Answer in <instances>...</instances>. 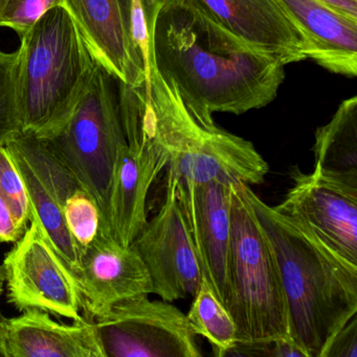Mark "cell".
Masks as SVG:
<instances>
[{"label":"cell","instance_id":"cell-15","mask_svg":"<svg viewBox=\"0 0 357 357\" xmlns=\"http://www.w3.org/2000/svg\"><path fill=\"white\" fill-rule=\"evenodd\" d=\"M126 142L119 150L109 201V233L131 245L147 222V197L163 167L136 119L121 110Z\"/></svg>","mask_w":357,"mask_h":357},{"label":"cell","instance_id":"cell-17","mask_svg":"<svg viewBox=\"0 0 357 357\" xmlns=\"http://www.w3.org/2000/svg\"><path fill=\"white\" fill-rule=\"evenodd\" d=\"M297 29L307 59L335 75H357V20L320 0H277Z\"/></svg>","mask_w":357,"mask_h":357},{"label":"cell","instance_id":"cell-19","mask_svg":"<svg viewBox=\"0 0 357 357\" xmlns=\"http://www.w3.org/2000/svg\"><path fill=\"white\" fill-rule=\"evenodd\" d=\"M316 165L322 171L357 183V96L340 105L331 121L316 132Z\"/></svg>","mask_w":357,"mask_h":357},{"label":"cell","instance_id":"cell-33","mask_svg":"<svg viewBox=\"0 0 357 357\" xmlns=\"http://www.w3.org/2000/svg\"><path fill=\"white\" fill-rule=\"evenodd\" d=\"M4 318H2L1 314H0V333H1L2 326H3Z\"/></svg>","mask_w":357,"mask_h":357},{"label":"cell","instance_id":"cell-18","mask_svg":"<svg viewBox=\"0 0 357 357\" xmlns=\"http://www.w3.org/2000/svg\"><path fill=\"white\" fill-rule=\"evenodd\" d=\"M4 357H89L88 320L67 325L38 310L4 319L0 333Z\"/></svg>","mask_w":357,"mask_h":357},{"label":"cell","instance_id":"cell-7","mask_svg":"<svg viewBox=\"0 0 357 357\" xmlns=\"http://www.w3.org/2000/svg\"><path fill=\"white\" fill-rule=\"evenodd\" d=\"M6 297L19 312L38 310L75 323L82 298L73 275L63 264L37 218L4 256Z\"/></svg>","mask_w":357,"mask_h":357},{"label":"cell","instance_id":"cell-13","mask_svg":"<svg viewBox=\"0 0 357 357\" xmlns=\"http://www.w3.org/2000/svg\"><path fill=\"white\" fill-rule=\"evenodd\" d=\"M85 318L98 320L115 306L153 294L152 280L132 245L99 231L83 249L75 275Z\"/></svg>","mask_w":357,"mask_h":357},{"label":"cell","instance_id":"cell-31","mask_svg":"<svg viewBox=\"0 0 357 357\" xmlns=\"http://www.w3.org/2000/svg\"><path fill=\"white\" fill-rule=\"evenodd\" d=\"M349 18L357 20V0H320Z\"/></svg>","mask_w":357,"mask_h":357},{"label":"cell","instance_id":"cell-2","mask_svg":"<svg viewBox=\"0 0 357 357\" xmlns=\"http://www.w3.org/2000/svg\"><path fill=\"white\" fill-rule=\"evenodd\" d=\"M247 199L276 257L286 305L289 339L321 357L357 314V266L308 229L264 203L247 185Z\"/></svg>","mask_w":357,"mask_h":357},{"label":"cell","instance_id":"cell-16","mask_svg":"<svg viewBox=\"0 0 357 357\" xmlns=\"http://www.w3.org/2000/svg\"><path fill=\"white\" fill-rule=\"evenodd\" d=\"M228 33L282 65L306 60L305 47L277 0H186Z\"/></svg>","mask_w":357,"mask_h":357},{"label":"cell","instance_id":"cell-9","mask_svg":"<svg viewBox=\"0 0 357 357\" xmlns=\"http://www.w3.org/2000/svg\"><path fill=\"white\" fill-rule=\"evenodd\" d=\"M3 146L22 178L31 216L39 220L59 257L75 279L81 251L69 234L63 209L68 197L81 186L43 140L20 132Z\"/></svg>","mask_w":357,"mask_h":357},{"label":"cell","instance_id":"cell-8","mask_svg":"<svg viewBox=\"0 0 357 357\" xmlns=\"http://www.w3.org/2000/svg\"><path fill=\"white\" fill-rule=\"evenodd\" d=\"M92 322L108 357H203L186 314L168 302L138 298Z\"/></svg>","mask_w":357,"mask_h":357},{"label":"cell","instance_id":"cell-28","mask_svg":"<svg viewBox=\"0 0 357 357\" xmlns=\"http://www.w3.org/2000/svg\"><path fill=\"white\" fill-rule=\"evenodd\" d=\"M169 1L170 0H140L145 20H146L147 29H148L150 38L151 35H152L155 21H156L159 12Z\"/></svg>","mask_w":357,"mask_h":357},{"label":"cell","instance_id":"cell-20","mask_svg":"<svg viewBox=\"0 0 357 357\" xmlns=\"http://www.w3.org/2000/svg\"><path fill=\"white\" fill-rule=\"evenodd\" d=\"M186 317L193 331L205 337L213 347L226 348L236 342L234 321L205 280Z\"/></svg>","mask_w":357,"mask_h":357},{"label":"cell","instance_id":"cell-30","mask_svg":"<svg viewBox=\"0 0 357 357\" xmlns=\"http://www.w3.org/2000/svg\"><path fill=\"white\" fill-rule=\"evenodd\" d=\"M87 319V318H86ZM88 320V348H89V357H108L105 352L104 347L101 343L98 331L94 322L90 319Z\"/></svg>","mask_w":357,"mask_h":357},{"label":"cell","instance_id":"cell-11","mask_svg":"<svg viewBox=\"0 0 357 357\" xmlns=\"http://www.w3.org/2000/svg\"><path fill=\"white\" fill-rule=\"evenodd\" d=\"M293 186L274 207L357 266V183L314 167H295Z\"/></svg>","mask_w":357,"mask_h":357},{"label":"cell","instance_id":"cell-27","mask_svg":"<svg viewBox=\"0 0 357 357\" xmlns=\"http://www.w3.org/2000/svg\"><path fill=\"white\" fill-rule=\"evenodd\" d=\"M25 231L15 222L10 209L0 197V243H16Z\"/></svg>","mask_w":357,"mask_h":357},{"label":"cell","instance_id":"cell-23","mask_svg":"<svg viewBox=\"0 0 357 357\" xmlns=\"http://www.w3.org/2000/svg\"><path fill=\"white\" fill-rule=\"evenodd\" d=\"M0 197L8 206L15 222L23 230H27L31 218L29 197L22 178L3 144H0Z\"/></svg>","mask_w":357,"mask_h":357},{"label":"cell","instance_id":"cell-25","mask_svg":"<svg viewBox=\"0 0 357 357\" xmlns=\"http://www.w3.org/2000/svg\"><path fill=\"white\" fill-rule=\"evenodd\" d=\"M321 357H357V316L331 339Z\"/></svg>","mask_w":357,"mask_h":357},{"label":"cell","instance_id":"cell-12","mask_svg":"<svg viewBox=\"0 0 357 357\" xmlns=\"http://www.w3.org/2000/svg\"><path fill=\"white\" fill-rule=\"evenodd\" d=\"M175 181L180 209L203 280L228 310L233 184Z\"/></svg>","mask_w":357,"mask_h":357},{"label":"cell","instance_id":"cell-32","mask_svg":"<svg viewBox=\"0 0 357 357\" xmlns=\"http://www.w3.org/2000/svg\"><path fill=\"white\" fill-rule=\"evenodd\" d=\"M4 282H6V276H4L3 266H0V296L4 291Z\"/></svg>","mask_w":357,"mask_h":357},{"label":"cell","instance_id":"cell-5","mask_svg":"<svg viewBox=\"0 0 357 357\" xmlns=\"http://www.w3.org/2000/svg\"><path fill=\"white\" fill-rule=\"evenodd\" d=\"M243 185H232L228 312L236 326V341L286 339V305L278 264Z\"/></svg>","mask_w":357,"mask_h":357},{"label":"cell","instance_id":"cell-10","mask_svg":"<svg viewBox=\"0 0 357 357\" xmlns=\"http://www.w3.org/2000/svg\"><path fill=\"white\" fill-rule=\"evenodd\" d=\"M166 195L157 213L147 220L131 243L152 280L153 294L163 302L194 297L203 272L180 209L173 176H166Z\"/></svg>","mask_w":357,"mask_h":357},{"label":"cell","instance_id":"cell-21","mask_svg":"<svg viewBox=\"0 0 357 357\" xmlns=\"http://www.w3.org/2000/svg\"><path fill=\"white\" fill-rule=\"evenodd\" d=\"M63 214L69 234L82 254L100 231L98 207L83 189H79L67 199Z\"/></svg>","mask_w":357,"mask_h":357},{"label":"cell","instance_id":"cell-22","mask_svg":"<svg viewBox=\"0 0 357 357\" xmlns=\"http://www.w3.org/2000/svg\"><path fill=\"white\" fill-rule=\"evenodd\" d=\"M17 52L0 50V144L21 132L16 93Z\"/></svg>","mask_w":357,"mask_h":357},{"label":"cell","instance_id":"cell-29","mask_svg":"<svg viewBox=\"0 0 357 357\" xmlns=\"http://www.w3.org/2000/svg\"><path fill=\"white\" fill-rule=\"evenodd\" d=\"M276 342V357H310L289 337Z\"/></svg>","mask_w":357,"mask_h":357},{"label":"cell","instance_id":"cell-6","mask_svg":"<svg viewBox=\"0 0 357 357\" xmlns=\"http://www.w3.org/2000/svg\"><path fill=\"white\" fill-rule=\"evenodd\" d=\"M73 174L100 212V232L109 233V201L113 173L126 138L119 86L101 65L64 125L42 139Z\"/></svg>","mask_w":357,"mask_h":357},{"label":"cell","instance_id":"cell-26","mask_svg":"<svg viewBox=\"0 0 357 357\" xmlns=\"http://www.w3.org/2000/svg\"><path fill=\"white\" fill-rule=\"evenodd\" d=\"M213 348L215 357H276L275 341H236L226 348Z\"/></svg>","mask_w":357,"mask_h":357},{"label":"cell","instance_id":"cell-14","mask_svg":"<svg viewBox=\"0 0 357 357\" xmlns=\"http://www.w3.org/2000/svg\"><path fill=\"white\" fill-rule=\"evenodd\" d=\"M90 54L117 83L138 88L146 69L131 31V0H65Z\"/></svg>","mask_w":357,"mask_h":357},{"label":"cell","instance_id":"cell-4","mask_svg":"<svg viewBox=\"0 0 357 357\" xmlns=\"http://www.w3.org/2000/svg\"><path fill=\"white\" fill-rule=\"evenodd\" d=\"M20 40L16 93L21 133L45 139L75 110L96 61L63 6L48 10Z\"/></svg>","mask_w":357,"mask_h":357},{"label":"cell","instance_id":"cell-3","mask_svg":"<svg viewBox=\"0 0 357 357\" xmlns=\"http://www.w3.org/2000/svg\"><path fill=\"white\" fill-rule=\"evenodd\" d=\"M117 86L122 108L136 119L163 171L176 180L249 187L265 181L270 167L255 146L196 119L154 65L140 87Z\"/></svg>","mask_w":357,"mask_h":357},{"label":"cell","instance_id":"cell-24","mask_svg":"<svg viewBox=\"0 0 357 357\" xmlns=\"http://www.w3.org/2000/svg\"><path fill=\"white\" fill-rule=\"evenodd\" d=\"M64 6L65 0H0V27L21 38L48 10Z\"/></svg>","mask_w":357,"mask_h":357},{"label":"cell","instance_id":"cell-1","mask_svg":"<svg viewBox=\"0 0 357 357\" xmlns=\"http://www.w3.org/2000/svg\"><path fill=\"white\" fill-rule=\"evenodd\" d=\"M151 58L193 115L213 123L216 112L240 115L272 102L284 65L228 33L186 0H170L151 35Z\"/></svg>","mask_w":357,"mask_h":357},{"label":"cell","instance_id":"cell-34","mask_svg":"<svg viewBox=\"0 0 357 357\" xmlns=\"http://www.w3.org/2000/svg\"><path fill=\"white\" fill-rule=\"evenodd\" d=\"M0 357H4L3 354H2L1 350H0Z\"/></svg>","mask_w":357,"mask_h":357}]
</instances>
